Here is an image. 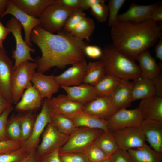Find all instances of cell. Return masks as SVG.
Here are the masks:
<instances>
[{
  "label": "cell",
  "mask_w": 162,
  "mask_h": 162,
  "mask_svg": "<svg viewBox=\"0 0 162 162\" xmlns=\"http://www.w3.org/2000/svg\"><path fill=\"white\" fill-rule=\"evenodd\" d=\"M112 44L134 61L162 37V27L148 19L140 22L117 21L111 27Z\"/></svg>",
  "instance_id": "obj_2"
},
{
  "label": "cell",
  "mask_w": 162,
  "mask_h": 162,
  "mask_svg": "<svg viewBox=\"0 0 162 162\" xmlns=\"http://www.w3.org/2000/svg\"><path fill=\"white\" fill-rule=\"evenodd\" d=\"M101 162H111L110 158H107L103 160Z\"/></svg>",
  "instance_id": "obj_56"
},
{
  "label": "cell",
  "mask_w": 162,
  "mask_h": 162,
  "mask_svg": "<svg viewBox=\"0 0 162 162\" xmlns=\"http://www.w3.org/2000/svg\"><path fill=\"white\" fill-rule=\"evenodd\" d=\"M29 153L22 147L13 151L0 154V162H20Z\"/></svg>",
  "instance_id": "obj_38"
},
{
  "label": "cell",
  "mask_w": 162,
  "mask_h": 162,
  "mask_svg": "<svg viewBox=\"0 0 162 162\" xmlns=\"http://www.w3.org/2000/svg\"><path fill=\"white\" fill-rule=\"evenodd\" d=\"M111 162H133L128 151L119 148L110 157Z\"/></svg>",
  "instance_id": "obj_44"
},
{
  "label": "cell",
  "mask_w": 162,
  "mask_h": 162,
  "mask_svg": "<svg viewBox=\"0 0 162 162\" xmlns=\"http://www.w3.org/2000/svg\"><path fill=\"white\" fill-rule=\"evenodd\" d=\"M128 151L133 162H162V152L156 151L146 143L141 147Z\"/></svg>",
  "instance_id": "obj_28"
},
{
  "label": "cell",
  "mask_w": 162,
  "mask_h": 162,
  "mask_svg": "<svg viewBox=\"0 0 162 162\" xmlns=\"http://www.w3.org/2000/svg\"><path fill=\"white\" fill-rule=\"evenodd\" d=\"M69 136L59 131L50 122L42 134L41 142L36 150L37 155L40 157L59 149L66 142Z\"/></svg>",
  "instance_id": "obj_8"
},
{
  "label": "cell",
  "mask_w": 162,
  "mask_h": 162,
  "mask_svg": "<svg viewBox=\"0 0 162 162\" xmlns=\"http://www.w3.org/2000/svg\"><path fill=\"white\" fill-rule=\"evenodd\" d=\"M125 0H110L107 6L109 15L108 24L111 27L117 22L118 12L125 2Z\"/></svg>",
  "instance_id": "obj_39"
},
{
  "label": "cell",
  "mask_w": 162,
  "mask_h": 162,
  "mask_svg": "<svg viewBox=\"0 0 162 162\" xmlns=\"http://www.w3.org/2000/svg\"><path fill=\"white\" fill-rule=\"evenodd\" d=\"M51 122L61 133L70 136L79 128L70 118L51 112Z\"/></svg>",
  "instance_id": "obj_32"
},
{
  "label": "cell",
  "mask_w": 162,
  "mask_h": 162,
  "mask_svg": "<svg viewBox=\"0 0 162 162\" xmlns=\"http://www.w3.org/2000/svg\"><path fill=\"white\" fill-rule=\"evenodd\" d=\"M23 112L13 114L8 118L6 126V132L9 140L21 141V121Z\"/></svg>",
  "instance_id": "obj_34"
},
{
  "label": "cell",
  "mask_w": 162,
  "mask_h": 162,
  "mask_svg": "<svg viewBox=\"0 0 162 162\" xmlns=\"http://www.w3.org/2000/svg\"><path fill=\"white\" fill-rule=\"evenodd\" d=\"M21 141L9 140L0 141V154L7 153L18 149L22 147Z\"/></svg>",
  "instance_id": "obj_43"
},
{
  "label": "cell",
  "mask_w": 162,
  "mask_h": 162,
  "mask_svg": "<svg viewBox=\"0 0 162 162\" xmlns=\"http://www.w3.org/2000/svg\"><path fill=\"white\" fill-rule=\"evenodd\" d=\"M140 127L150 146L162 152V122L144 119Z\"/></svg>",
  "instance_id": "obj_18"
},
{
  "label": "cell",
  "mask_w": 162,
  "mask_h": 162,
  "mask_svg": "<svg viewBox=\"0 0 162 162\" xmlns=\"http://www.w3.org/2000/svg\"><path fill=\"white\" fill-rule=\"evenodd\" d=\"M21 98L15 107V109L19 112L37 110L42 106L43 102V98L33 86L25 91Z\"/></svg>",
  "instance_id": "obj_22"
},
{
  "label": "cell",
  "mask_w": 162,
  "mask_h": 162,
  "mask_svg": "<svg viewBox=\"0 0 162 162\" xmlns=\"http://www.w3.org/2000/svg\"><path fill=\"white\" fill-rule=\"evenodd\" d=\"M13 109L12 106L9 107L0 115V141L9 140L6 132V126L9 115Z\"/></svg>",
  "instance_id": "obj_41"
},
{
  "label": "cell",
  "mask_w": 162,
  "mask_h": 162,
  "mask_svg": "<svg viewBox=\"0 0 162 162\" xmlns=\"http://www.w3.org/2000/svg\"><path fill=\"white\" fill-rule=\"evenodd\" d=\"M14 69L13 62L5 49L3 47H0V93L12 104L11 82Z\"/></svg>",
  "instance_id": "obj_12"
},
{
  "label": "cell",
  "mask_w": 162,
  "mask_h": 162,
  "mask_svg": "<svg viewBox=\"0 0 162 162\" xmlns=\"http://www.w3.org/2000/svg\"><path fill=\"white\" fill-rule=\"evenodd\" d=\"M138 107L144 119L162 122V98L154 96L142 100Z\"/></svg>",
  "instance_id": "obj_21"
},
{
  "label": "cell",
  "mask_w": 162,
  "mask_h": 162,
  "mask_svg": "<svg viewBox=\"0 0 162 162\" xmlns=\"http://www.w3.org/2000/svg\"><path fill=\"white\" fill-rule=\"evenodd\" d=\"M132 83L133 101L155 96V88L152 80L141 76L134 80Z\"/></svg>",
  "instance_id": "obj_26"
},
{
  "label": "cell",
  "mask_w": 162,
  "mask_h": 162,
  "mask_svg": "<svg viewBox=\"0 0 162 162\" xmlns=\"http://www.w3.org/2000/svg\"><path fill=\"white\" fill-rule=\"evenodd\" d=\"M20 162H39L36 151L30 152L28 155Z\"/></svg>",
  "instance_id": "obj_53"
},
{
  "label": "cell",
  "mask_w": 162,
  "mask_h": 162,
  "mask_svg": "<svg viewBox=\"0 0 162 162\" xmlns=\"http://www.w3.org/2000/svg\"><path fill=\"white\" fill-rule=\"evenodd\" d=\"M37 66L35 62L26 61L21 63L14 69L11 82L13 104H16L25 91L33 86L31 79L36 72Z\"/></svg>",
  "instance_id": "obj_4"
},
{
  "label": "cell",
  "mask_w": 162,
  "mask_h": 162,
  "mask_svg": "<svg viewBox=\"0 0 162 162\" xmlns=\"http://www.w3.org/2000/svg\"><path fill=\"white\" fill-rule=\"evenodd\" d=\"M85 17L86 14L84 10L78 9L74 10L68 18L62 30L65 32L70 33Z\"/></svg>",
  "instance_id": "obj_37"
},
{
  "label": "cell",
  "mask_w": 162,
  "mask_h": 162,
  "mask_svg": "<svg viewBox=\"0 0 162 162\" xmlns=\"http://www.w3.org/2000/svg\"><path fill=\"white\" fill-rule=\"evenodd\" d=\"M121 79L105 74L94 86L98 96H111Z\"/></svg>",
  "instance_id": "obj_30"
},
{
  "label": "cell",
  "mask_w": 162,
  "mask_h": 162,
  "mask_svg": "<svg viewBox=\"0 0 162 162\" xmlns=\"http://www.w3.org/2000/svg\"><path fill=\"white\" fill-rule=\"evenodd\" d=\"M105 74L104 65L100 60L90 62L87 64L82 83L94 86Z\"/></svg>",
  "instance_id": "obj_31"
},
{
  "label": "cell",
  "mask_w": 162,
  "mask_h": 162,
  "mask_svg": "<svg viewBox=\"0 0 162 162\" xmlns=\"http://www.w3.org/2000/svg\"><path fill=\"white\" fill-rule=\"evenodd\" d=\"M103 131L99 129L80 128L69 136L66 142L59 149V153H82Z\"/></svg>",
  "instance_id": "obj_7"
},
{
  "label": "cell",
  "mask_w": 162,
  "mask_h": 162,
  "mask_svg": "<svg viewBox=\"0 0 162 162\" xmlns=\"http://www.w3.org/2000/svg\"><path fill=\"white\" fill-rule=\"evenodd\" d=\"M105 2L104 0H81L80 9L88 10L96 4L104 3Z\"/></svg>",
  "instance_id": "obj_49"
},
{
  "label": "cell",
  "mask_w": 162,
  "mask_h": 162,
  "mask_svg": "<svg viewBox=\"0 0 162 162\" xmlns=\"http://www.w3.org/2000/svg\"><path fill=\"white\" fill-rule=\"evenodd\" d=\"M118 110L113 104L111 97L98 96L84 105L83 112L108 120Z\"/></svg>",
  "instance_id": "obj_15"
},
{
  "label": "cell",
  "mask_w": 162,
  "mask_h": 162,
  "mask_svg": "<svg viewBox=\"0 0 162 162\" xmlns=\"http://www.w3.org/2000/svg\"><path fill=\"white\" fill-rule=\"evenodd\" d=\"M102 50L100 61L106 74L129 80L141 76L139 67L134 61L119 52L112 44L107 45Z\"/></svg>",
  "instance_id": "obj_3"
},
{
  "label": "cell",
  "mask_w": 162,
  "mask_h": 162,
  "mask_svg": "<svg viewBox=\"0 0 162 162\" xmlns=\"http://www.w3.org/2000/svg\"><path fill=\"white\" fill-rule=\"evenodd\" d=\"M159 5L154 4L148 5L131 4L125 12L118 15L117 21L140 22L149 19L153 11Z\"/></svg>",
  "instance_id": "obj_20"
},
{
  "label": "cell",
  "mask_w": 162,
  "mask_h": 162,
  "mask_svg": "<svg viewBox=\"0 0 162 162\" xmlns=\"http://www.w3.org/2000/svg\"><path fill=\"white\" fill-rule=\"evenodd\" d=\"M112 131L119 148L124 150L140 148L146 143L140 126L126 127Z\"/></svg>",
  "instance_id": "obj_10"
},
{
  "label": "cell",
  "mask_w": 162,
  "mask_h": 162,
  "mask_svg": "<svg viewBox=\"0 0 162 162\" xmlns=\"http://www.w3.org/2000/svg\"><path fill=\"white\" fill-rule=\"evenodd\" d=\"M72 119L75 125L78 128L85 127L99 129L104 131L109 130L108 120L83 112L75 116Z\"/></svg>",
  "instance_id": "obj_27"
},
{
  "label": "cell",
  "mask_w": 162,
  "mask_h": 162,
  "mask_svg": "<svg viewBox=\"0 0 162 162\" xmlns=\"http://www.w3.org/2000/svg\"><path fill=\"white\" fill-rule=\"evenodd\" d=\"M58 3L73 11L80 9L81 0H58Z\"/></svg>",
  "instance_id": "obj_47"
},
{
  "label": "cell",
  "mask_w": 162,
  "mask_h": 162,
  "mask_svg": "<svg viewBox=\"0 0 162 162\" xmlns=\"http://www.w3.org/2000/svg\"><path fill=\"white\" fill-rule=\"evenodd\" d=\"M19 9L34 17L38 18L50 5L57 3L58 0H11Z\"/></svg>",
  "instance_id": "obj_24"
},
{
  "label": "cell",
  "mask_w": 162,
  "mask_h": 162,
  "mask_svg": "<svg viewBox=\"0 0 162 162\" xmlns=\"http://www.w3.org/2000/svg\"><path fill=\"white\" fill-rule=\"evenodd\" d=\"M73 11L58 2L51 4L43 12L38 18L40 22L39 26L50 33L58 32L62 29Z\"/></svg>",
  "instance_id": "obj_5"
},
{
  "label": "cell",
  "mask_w": 162,
  "mask_h": 162,
  "mask_svg": "<svg viewBox=\"0 0 162 162\" xmlns=\"http://www.w3.org/2000/svg\"><path fill=\"white\" fill-rule=\"evenodd\" d=\"M9 0H0V17L5 11Z\"/></svg>",
  "instance_id": "obj_55"
},
{
  "label": "cell",
  "mask_w": 162,
  "mask_h": 162,
  "mask_svg": "<svg viewBox=\"0 0 162 162\" xmlns=\"http://www.w3.org/2000/svg\"><path fill=\"white\" fill-rule=\"evenodd\" d=\"M31 40L42 53L35 60L38 72L44 73L53 67L63 69L85 59L84 49L88 44L62 30L55 34L38 26L33 29Z\"/></svg>",
  "instance_id": "obj_1"
},
{
  "label": "cell",
  "mask_w": 162,
  "mask_h": 162,
  "mask_svg": "<svg viewBox=\"0 0 162 162\" xmlns=\"http://www.w3.org/2000/svg\"><path fill=\"white\" fill-rule=\"evenodd\" d=\"M94 142L109 157L119 148L112 131L110 130L104 131Z\"/></svg>",
  "instance_id": "obj_29"
},
{
  "label": "cell",
  "mask_w": 162,
  "mask_h": 162,
  "mask_svg": "<svg viewBox=\"0 0 162 162\" xmlns=\"http://www.w3.org/2000/svg\"><path fill=\"white\" fill-rule=\"evenodd\" d=\"M6 27L9 29L15 39V50L12 52V58L15 61V69L21 63L26 61L35 62V59L32 57L30 52H34L35 49L29 47L22 37V26L20 22L14 17H12L7 22Z\"/></svg>",
  "instance_id": "obj_6"
},
{
  "label": "cell",
  "mask_w": 162,
  "mask_h": 162,
  "mask_svg": "<svg viewBox=\"0 0 162 162\" xmlns=\"http://www.w3.org/2000/svg\"><path fill=\"white\" fill-rule=\"evenodd\" d=\"M94 22L88 17H85L76 26L70 33L75 37L83 40L88 41L93 33L95 28Z\"/></svg>",
  "instance_id": "obj_33"
},
{
  "label": "cell",
  "mask_w": 162,
  "mask_h": 162,
  "mask_svg": "<svg viewBox=\"0 0 162 162\" xmlns=\"http://www.w3.org/2000/svg\"><path fill=\"white\" fill-rule=\"evenodd\" d=\"M7 14L12 15L21 23L25 33L24 40L26 44L32 47V44L31 40V36L33 29L40 25L38 18L32 16L23 11L9 0L6 8L1 18Z\"/></svg>",
  "instance_id": "obj_13"
},
{
  "label": "cell",
  "mask_w": 162,
  "mask_h": 162,
  "mask_svg": "<svg viewBox=\"0 0 162 162\" xmlns=\"http://www.w3.org/2000/svg\"><path fill=\"white\" fill-rule=\"evenodd\" d=\"M61 162H88L83 153H60Z\"/></svg>",
  "instance_id": "obj_42"
},
{
  "label": "cell",
  "mask_w": 162,
  "mask_h": 162,
  "mask_svg": "<svg viewBox=\"0 0 162 162\" xmlns=\"http://www.w3.org/2000/svg\"><path fill=\"white\" fill-rule=\"evenodd\" d=\"M87 64L85 59L72 65L63 73L55 76L56 82L60 86H72L82 84L86 74Z\"/></svg>",
  "instance_id": "obj_16"
},
{
  "label": "cell",
  "mask_w": 162,
  "mask_h": 162,
  "mask_svg": "<svg viewBox=\"0 0 162 162\" xmlns=\"http://www.w3.org/2000/svg\"><path fill=\"white\" fill-rule=\"evenodd\" d=\"M156 57L162 61V37L157 42L155 48Z\"/></svg>",
  "instance_id": "obj_52"
},
{
  "label": "cell",
  "mask_w": 162,
  "mask_h": 162,
  "mask_svg": "<svg viewBox=\"0 0 162 162\" xmlns=\"http://www.w3.org/2000/svg\"><path fill=\"white\" fill-rule=\"evenodd\" d=\"M67 93L70 100L84 105L97 97L98 95L94 86L86 84L72 86H60Z\"/></svg>",
  "instance_id": "obj_19"
},
{
  "label": "cell",
  "mask_w": 162,
  "mask_h": 162,
  "mask_svg": "<svg viewBox=\"0 0 162 162\" xmlns=\"http://www.w3.org/2000/svg\"><path fill=\"white\" fill-rule=\"evenodd\" d=\"M39 162H61L59 149H57L40 157Z\"/></svg>",
  "instance_id": "obj_46"
},
{
  "label": "cell",
  "mask_w": 162,
  "mask_h": 162,
  "mask_svg": "<svg viewBox=\"0 0 162 162\" xmlns=\"http://www.w3.org/2000/svg\"><path fill=\"white\" fill-rule=\"evenodd\" d=\"M31 82L42 98L48 100L59 91L60 87L54 76L46 75L38 71L35 72L33 75Z\"/></svg>",
  "instance_id": "obj_17"
},
{
  "label": "cell",
  "mask_w": 162,
  "mask_h": 162,
  "mask_svg": "<svg viewBox=\"0 0 162 162\" xmlns=\"http://www.w3.org/2000/svg\"><path fill=\"white\" fill-rule=\"evenodd\" d=\"M149 19L158 22L162 21V6L159 5L152 12Z\"/></svg>",
  "instance_id": "obj_50"
},
{
  "label": "cell",
  "mask_w": 162,
  "mask_h": 162,
  "mask_svg": "<svg viewBox=\"0 0 162 162\" xmlns=\"http://www.w3.org/2000/svg\"><path fill=\"white\" fill-rule=\"evenodd\" d=\"M51 111L48 100L45 98L41 111L36 119L31 135L23 144L22 147L29 152L36 150L40 136L47 125L51 122Z\"/></svg>",
  "instance_id": "obj_11"
},
{
  "label": "cell",
  "mask_w": 162,
  "mask_h": 162,
  "mask_svg": "<svg viewBox=\"0 0 162 162\" xmlns=\"http://www.w3.org/2000/svg\"><path fill=\"white\" fill-rule=\"evenodd\" d=\"M47 100L52 113L72 118L83 112L84 105L70 100L67 95L61 94Z\"/></svg>",
  "instance_id": "obj_14"
},
{
  "label": "cell",
  "mask_w": 162,
  "mask_h": 162,
  "mask_svg": "<svg viewBox=\"0 0 162 162\" xmlns=\"http://www.w3.org/2000/svg\"><path fill=\"white\" fill-rule=\"evenodd\" d=\"M111 98L113 104L118 109L129 106L133 102L132 82L129 80L121 79Z\"/></svg>",
  "instance_id": "obj_23"
},
{
  "label": "cell",
  "mask_w": 162,
  "mask_h": 162,
  "mask_svg": "<svg viewBox=\"0 0 162 162\" xmlns=\"http://www.w3.org/2000/svg\"><path fill=\"white\" fill-rule=\"evenodd\" d=\"M84 52L85 55L93 59L100 58L103 54L101 49L95 45L87 44L84 48Z\"/></svg>",
  "instance_id": "obj_45"
},
{
  "label": "cell",
  "mask_w": 162,
  "mask_h": 162,
  "mask_svg": "<svg viewBox=\"0 0 162 162\" xmlns=\"http://www.w3.org/2000/svg\"><path fill=\"white\" fill-rule=\"evenodd\" d=\"M136 60L139 64L142 77L153 80L160 74V67L148 50L142 53Z\"/></svg>",
  "instance_id": "obj_25"
},
{
  "label": "cell",
  "mask_w": 162,
  "mask_h": 162,
  "mask_svg": "<svg viewBox=\"0 0 162 162\" xmlns=\"http://www.w3.org/2000/svg\"><path fill=\"white\" fill-rule=\"evenodd\" d=\"M153 80L155 91V96L162 98V78L160 74Z\"/></svg>",
  "instance_id": "obj_48"
},
{
  "label": "cell",
  "mask_w": 162,
  "mask_h": 162,
  "mask_svg": "<svg viewBox=\"0 0 162 162\" xmlns=\"http://www.w3.org/2000/svg\"><path fill=\"white\" fill-rule=\"evenodd\" d=\"M12 104L0 93V115L5 109L12 106Z\"/></svg>",
  "instance_id": "obj_54"
},
{
  "label": "cell",
  "mask_w": 162,
  "mask_h": 162,
  "mask_svg": "<svg viewBox=\"0 0 162 162\" xmlns=\"http://www.w3.org/2000/svg\"><path fill=\"white\" fill-rule=\"evenodd\" d=\"M82 153L88 162H101L108 157L94 142L89 145Z\"/></svg>",
  "instance_id": "obj_36"
},
{
  "label": "cell",
  "mask_w": 162,
  "mask_h": 162,
  "mask_svg": "<svg viewBox=\"0 0 162 162\" xmlns=\"http://www.w3.org/2000/svg\"><path fill=\"white\" fill-rule=\"evenodd\" d=\"M91 13L99 22H105L108 18L109 11L107 6L104 3H100L90 8Z\"/></svg>",
  "instance_id": "obj_40"
},
{
  "label": "cell",
  "mask_w": 162,
  "mask_h": 162,
  "mask_svg": "<svg viewBox=\"0 0 162 162\" xmlns=\"http://www.w3.org/2000/svg\"><path fill=\"white\" fill-rule=\"evenodd\" d=\"M10 33L9 29L4 26L0 21V47H3L4 40Z\"/></svg>",
  "instance_id": "obj_51"
},
{
  "label": "cell",
  "mask_w": 162,
  "mask_h": 162,
  "mask_svg": "<svg viewBox=\"0 0 162 162\" xmlns=\"http://www.w3.org/2000/svg\"><path fill=\"white\" fill-rule=\"evenodd\" d=\"M144 120L138 108L119 109L108 120L109 130L113 131L124 128L140 127Z\"/></svg>",
  "instance_id": "obj_9"
},
{
  "label": "cell",
  "mask_w": 162,
  "mask_h": 162,
  "mask_svg": "<svg viewBox=\"0 0 162 162\" xmlns=\"http://www.w3.org/2000/svg\"><path fill=\"white\" fill-rule=\"evenodd\" d=\"M38 115L32 112L23 113L21 121V141L23 143L31 135Z\"/></svg>",
  "instance_id": "obj_35"
}]
</instances>
